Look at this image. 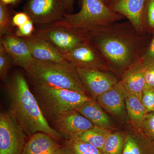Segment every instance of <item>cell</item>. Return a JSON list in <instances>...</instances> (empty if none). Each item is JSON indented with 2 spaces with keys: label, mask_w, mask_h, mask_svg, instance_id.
Wrapping results in <instances>:
<instances>
[{
  "label": "cell",
  "mask_w": 154,
  "mask_h": 154,
  "mask_svg": "<svg viewBox=\"0 0 154 154\" xmlns=\"http://www.w3.org/2000/svg\"><path fill=\"white\" fill-rule=\"evenodd\" d=\"M125 134L122 132H111L108 134L102 151V154H122Z\"/></svg>",
  "instance_id": "cell-22"
},
{
  "label": "cell",
  "mask_w": 154,
  "mask_h": 154,
  "mask_svg": "<svg viewBox=\"0 0 154 154\" xmlns=\"http://www.w3.org/2000/svg\"><path fill=\"white\" fill-rule=\"evenodd\" d=\"M125 106L127 112L132 123L141 129L148 112L140 99L134 94L127 92L125 98Z\"/></svg>",
  "instance_id": "cell-20"
},
{
  "label": "cell",
  "mask_w": 154,
  "mask_h": 154,
  "mask_svg": "<svg viewBox=\"0 0 154 154\" xmlns=\"http://www.w3.org/2000/svg\"><path fill=\"white\" fill-rule=\"evenodd\" d=\"M63 55L75 68L110 71L104 58L89 41Z\"/></svg>",
  "instance_id": "cell-10"
},
{
  "label": "cell",
  "mask_w": 154,
  "mask_h": 154,
  "mask_svg": "<svg viewBox=\"0 0 154 154\" xmlns=\"http://www.w3.org/2000/svg\"><path fill=\"white\" fill-rule=\"evenodd\" d=\"M77 110L89 119L94 126L109 130L113 128L111 119L96 100L91 99Z\"/></svg>",
  "instance_id": "cell-17"
},
{
  "label": "cell",
  "mask_w": 154,
  "mask_h": 154,
  "mask_svg": "<svg viewBox=\"0 0 154 154\" xmlns=\"http://www.w3.org/2000/svg\"><path fill=\"white\" fill-rule=\"evenodd\" d=\"M52 154H72L70 149L65 145H61Z\"/></svg>",
  "instance_id": "cell-33"
},
{
  "label": "cell",
  "mask_w": 154,
  "mask_h": 154,
  "mask_svg": "<svg viewBox=\"0 0 154 154\" xmlns=\"http://www.w3.org/2000/svg\"><path fill=\"white\" fill-rule=\"evenodd\" d=\"M34 33L49 42L63 54L89 42L88 33L62 25L42 27L35 29Z\"/></svg>",
  "instance_id": "cell-6"
},
{
  "label": "cell",
  "mask_w": 154,
  "mask_h": 154,
  "mask_svg": "<svg viewBox=\"0 0 154 154\" xmlns=\"http://www.w3.org/2000/svg\"><path fill=\"white\" fill-rule=\"evenodd\" d=\"M34 95L42 113L52 119L62 113L78 110L91 98L85 94L43 84H33Z\"/></svg>",
  "instance_id": "cell-5"
},
{
  "label": "cell",
  "mask_w": 154,
  "mask_h": 154,
  "mask_svg": "<svg viewBox=\"0 0 154 154\" xmlns=\"http://www.w3.org/2000/svg\"><path fill=\"white\" fill-rule=\"evenodd\" d=\"M146 0H113L108 5L112 11L121 14L140 32H144L142 17Z\"/></svg>",
  "instance_id": "cell-15"
},
{
  "label": "cell",
  "mask_w": 154,
  "mask_h": 154,
  "mask_svg": "<svg viewBox=\"0 0 154 154\" xmlns=\"http://www.w3.org/2000/svg\"><path fill=\"white\" fill-rule=\"evenodd\" d=\"M12 63L10 56L0 45V78L3 81L8 79L9 70Z\"/></svg>",
  "instance_id": "cell-27"
},
{
  "label": "cell",
  "mask_w": 154,
  "mask_h": 154,
  "mask_svg": "<svg viewBox=\"0 0 154 154\" xmlns=\"http://www.w3.org/2000/svg\"><path fill=\"white\" fill-rule=\"evenodd\" d=\"M28 46L32 57L43 61L61 62L66 61L62 54L52 44L36 33L21 38Z\"/></svg>",
  "instance_id": "cell-12"
},
{
  "label": "cell",
  "mask_w": 154,
  "mask_h": 154,
  "mask_svg": "<svg viewBox=\"0 0 154 154\" xmlns=\"http://www.w3.org/2000/svg\"><path fill=\"white\" fill-rule=\"evenodd\" d=\"M122 154H154V140L142 132L127 134Z\"/></svg>",
  "instance_id": "cell-18"
},
{
  "label": "cell",
  "mask_w": 154,
  "mask_h": 154,
  "mask_svg": "<svg viewBox=\"0 0 154 154\" xmlns=\"http://www.w3.org/2000/svg\"><path fill=\"white\" fill-rule=\"evenodd\" d=\"M127 91L119 81L113 88L98 96L96 101L101 107L116 116L122 117L126 112Z\"/></svg>",
  "instance_id": "cell-13"
},
{
  "label": "cell",
  "mask_w": 154,
  "mask_h": 154,
  "mask_svg": "<svg viewBox=\"0 0 154 154\" xmlns=\"http://www.w3.org/2000/svg\"><path fill=\"white\" fill-rule=\"evenodd\" d=\"M19 0H0L4 5H12L17 3Z\"/></svg>",
  "instance_id": "cell-35"
},
{
  "label": "cell",
  "mask_w": 154,
  "mask_h": 154,
  "mask_svg": "<svg viewBox=\"0 0 154 154\" xmlns=\"http://www.w3.org/2000/svg\"><path fill=\"white\" fill-rule=\"evenodd\" d=\"M141 130L144 134L154 140V111L148 113Z\"/></svg>",
  "instance_id": "cell-29"
},
{
  "label": "cell",
  "mask_w": 154,
  "mask_h": 154,
  "mask_svg": "<svg viewBox=\"0 0 154 154\" xmlns=\"http://www.w3.org/2000/svg\"><path fill=\"white\" fill-rule=\"evenodd\" d=\"M144 75L146 85L154 88V67L145 69Z\"/></svg>",
  "instance_id": "cell-32"
},
{
  "label": "cell",
  "mask_w": 154,
  "mask_h": 154,
  "mask_svg": "<svg viewBox=\"0 0 154 154\" xmlns=\"http://www.w3.org/2000/svg\"><path fill=\"white\" fill-rule=\"evenodd\" d=\"M53 120L56 130L65 139L94 127L92 122L77 110L58 115Z\"/></svg>",
  "instance_id": "cell-11"
},
{
  "label": "cell",
  "mask_w": 154,
  "mask_h": 154,
  "mask_svg": "<svg viewBox=\"0 0 154 154\" xmlns=\"http://www.w3.org/2000/svg\"><path fill=\"white\" fill-rule=\"evenodd\" d=\"M12 19L14 26L18 28L27 23L31 19L25 12H19L15 14Z\"/></svg>",
  "instance_id": "cell-31"
},
{
  "label": "cell",
  "mask_w": 154,
  "mask_h": 154,
  "mask_svg": "<svg viewBox=\"0 0 154 154\" xmlns=\"http://www.w3.org/2000/svg\"><path fill=\"white\" fill-rule=\"evenodd\" d=\"M112 1H113V0H103V1L105 2V4L107 5H108Z\"/></svg>",
  "instance_id": "cell-36"
},
{
  "label": "cell",
  "mask_w": 154,
  "mask_h": 154,
  "mask_svg": "<svg viewBox=\"0 0 154 154\" xmlns=\"http://www.w3.org/2000/svg\"><path fill=\"white\" fill-rule=\"evenodd\" d=\"M64 144L72 154H102V151L94 146L74 139H65Z\"/></svg>",
  "instance_id": "cell-23"
},
{
  "label": "cell",
  "mask_w": 154,
  "mask_h": 154,
  "mask_svg": "<svg viewBox=\"0 0 154 154\" xmlns=\"http://www.w3.org/2000/svg\"><path fill=\"white\" fill-rule=\"evenodd\" d=\"M0 45L10 56L13 63L24 69L33 59L25 42L15 34L1 37Z\"/></svg>",
  "instance_id": "cell-14"
},
{
  "label": "cell",
  "mask_w": 154,
  "mask_h": 154,
  "mask_svg": "<svg viewBox=\"0 0 154 154\" xmlns=\"http://www.w3.org/2000/svg\"><path fill=\"white\" fill-rule=\"evenodd\" d=\"M142 25L144 32L152 35L154 34V0H146L142 17Z\"/></svg>",
  "instance_id": "cell-24"
},
{
  "label": "cell",
  "mask_w": 154,
  "mask_h": 154,
  "mask_svg": "<svg viewBox=\"0 0 154 154\" xmlns=\"http://www.w3.org/2000/svg\"><path fill=\"white\" fill-rule=\"evenodd\" d=\"M139 63L144 69L154 67V34L152 35L148 45Z\"/></svg>",
  "instance_id": "cell-26"
},
{
  "label": "cell",
  "mask_w": 154,
  "mask_h": 154,
  "mask_svg": "<svg viewBox=\"0 0 154 154\" xmlns=\"http://www.w3.org/2000/svg\"><path fill=\"white\" fill-rule=\"evenodd\" d=\"M14 26L7 5L0 2V37L13 34Z\"/></svg>",
  "instance_id": "cell-25"
},
{
  "label": "cell",
  "mask_w": 154,
  "mask_h": 154,
  "mask_svg": "<svg viewBox=\"0 0 154 154\" xmlns=\"http://www.w3.org/2000/svg\"><path fill=\"white\" fill-rule=\"evenodd\" d=\"M60 145L49 135L36 133L26 142L22 154H52Z\"/></svg>",
  "instance_id": "cell-16"
},
{
  "label": "cell",
  "mask_w": 154,
  "mask_h": 154,
  "mask_svg": "<svg viewBox=\"0 0 154 154\" xmlns=\"http://www.w3.org/2000/svg\"><path fill=\"white\" fill-rule=\"evenodd\" d=\"M141 102L148 113L154 111V88L146 85L142 94Z\"/></svg>",
  "instance_id": "cell-28"
},
{
  "label": "cell",
  "mask_w": 154,
  "mask_h": 154,
  "mask_svg": "<svg viewBox=\"0 0 154 154\" xmlns=\"http://www.w3.org/2000/svg\"><path fill=\"white\" fill-rule=\"evenodd\" d=\"M65 4L67 10L69 12H72L73 10L74 0H63Z\"/></svg>",
  "instance_id": "cell-34"
},
{
  "label": "cell",
  "mask_w": 154,
  "mask_h": 154,
  "mask_svg": "<svg viewBox=\"0 0 154 154\" xmlns=\"http://www.w3.org/2000/svg\"><path fill=\"white\" fill-rule=\"evenodd\" d=\"M111 132L109 130L94 126L91 129L75 135L72 138L90 144L102 151L106 139Z\"/></svg>",
  "instance_id": "cell-21"
},
{
  "label": "cell",
  "mask_w": 154,
  "mask_h": 154,
  "mask_svg": "<svg viewBox=\"0 0 154 154\" xmlns=\"http://www.w3.org/2000/svg\"><path fill=\"white\" fill-rule=\"evenodd\" d=\"M125 18L121 14L112 11L103 0H82L79 12L66 14L61 21L53 25L66 26L88 33Z\"/></svg>",
  "instance_id": "cell-4"
},
{
  "label": "cell",
  "mask_w": 154,
  "mask_h": 154,
  "mask_svg": "<svg viewBox=\"0 0 154 154\" xmlns=\"http://www.w3.org/2000/svg\"><path fill=\"white\" fill-rule=\"evenodd\" d=\"M24 11L34 24L42 28L61 21L67 10L63 0H28Z\"/></svg>",
  "instance_id": "cell-7"
},
{
  "label": "cell",
  "mask_w": 154,
  "mask_h": 154,
  "mask_svg": "<svg viewBox=\"0 0 154 154\" xmlns=\"http://www.w3.org/2000/svg\"><path fill=\"white\" fill-rule=\"evenodd\" d=\"M9 112L30 137L38 132L49 135L58 142L62 136L49 125L25 77L14 74L6 80Z\"/></svg>",
  "instance_id": "cell-2"
},
{
  "label": "cell",
  "mask_w": 154,
  "mask_h": 154,
  "mask_svg": "<svg viewBox=\"0 0 154 154\" xmlns=\"http://www.w3.org/2000/svg\"><path fill=\"white\" fill-rule=\"evenodd\" d=\"M150 35L138 31L128 21L115 22L88 33L89 42L119 80L140 62L151 38Z\"/></svg>",
  "instance_id": "cell-1"
},
{
  "label": "cell",
  "mask_w": 154,
  "mask_h": 154,
  "mask_svg": "<svg viewBox=\"0 0 154 154\" xmlns=\"http://www.w3.org/2000/svg\"><path fill=\"white\" fill-rule=\"evenodd\" d=\"M25 132L10 112L0 113V154H22Z\"/></svg>",
  "instance_id": "cell-8"
},
{
  "label": "cell",
  "mask_w": 154,
  "mask_h": 154,
  "mask_svg": "<svg viewBox=\"0 0 154 154\" xmlns=\"http://www.w3.org/2000/svg\"><path fill=\"white\" fill-rule=\"evenodd\" d=\"M25 70L33 84L76 91L87 95L77 69L66 60L61 62L33 58Z\"/></svg>",
  "instance_id": "cell-3"
},
{
  "label": "cell",
  "mask_w": 154,
  "mask_h": 154,
  "mask_svg": "<svg viewBox=\"0 0 154 154\" xmlns=\"http://www.w3.org/2000/svg\"><path fill=\"white\" fill-rule=\"evenodd\" d=\"M76 68L83 86L94 100L113 88L120 81L118 77L110 71Z\"/></svg>",
  "instance_id": "cell-9"
},
{
  "label": "cell",
  "mask_w": 154,
  "mask_h": 154,
  "mask_svg": "<svg viewBox=\"0 0 154 154\" xmlns=\"http://www.w3.org/2000/svg\"><path fill=\"white\" fill-rule=\"evenodd\" d=\"M34 23L31 19L25 24L17 28L15 35L20 38L28 37L34 33Z\"/></svg>",
  "instance_id": "cell-30"
},
{
  "label": "cell",
  "mask_w": 154,
  "mask_h": 154,
  "mask_svg": "<svg viewBox=\"0 0 154 154\" xmlns=\"http://www.w3.org/2000/svg\"><path fill=\"white\" fill-rule=\"evenodd\" d=\"M144 71L140 64L137 63L125 73L120 80L126 91L137 96L141 101L143 91L146 85Z\"/></svg>",
  "instance_id": "cell-19"
}]
</instances>
